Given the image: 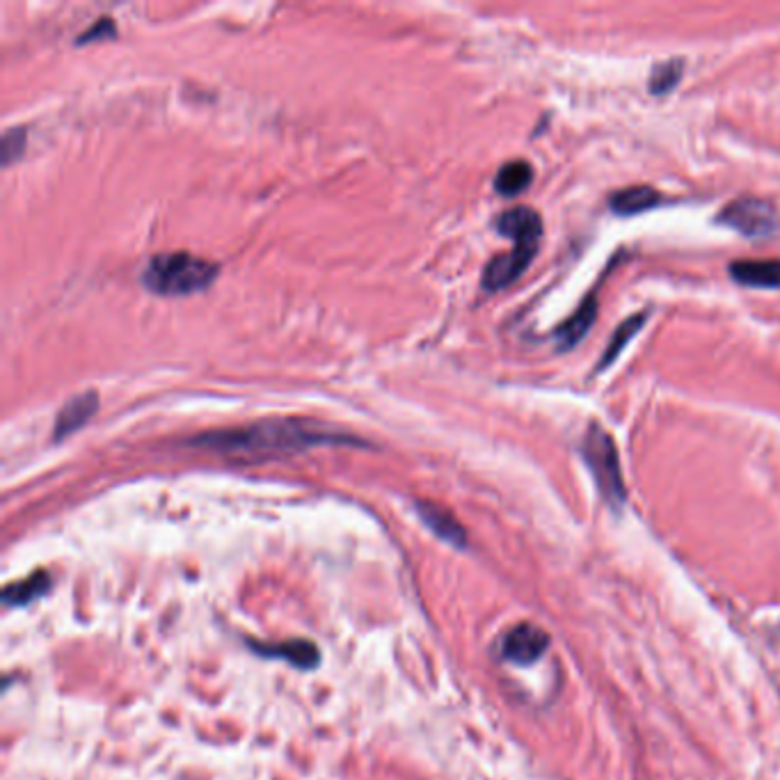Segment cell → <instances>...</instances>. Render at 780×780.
I'll return each instance as SVG.
<instances>
[{
	"label": "cell",
	"mask_w": 780,
	"mask_h": 780,
	"mask_svg": "<svg viewBox=\"0 0 780 780\" xmlns=\"http://www.w3.org/2000/svg\"><path fill=\"white\" fill-rule=\"evenodd\" d=\"M351 445V437L335 435L332 430L305 424L298 419H277L245 428L208 430L191 439L192 446L220 451L227 455H279L311 449L321 445Z\"/></svg>",
	"instance_id": "6da1fadb"
},
{
	"label": "cell",
	"mask_w": 780,
	"mask_h": 780,
	"mask_svg": "<svg viewBox=\"0 0 780 780\" xmlns=\"http://www.w3.org/2000/svg\"><path fill=\"white\" fill-rule=\"evenodd\" d=\"M217 277V266L188 252L156 254L142 273V284L158 295H191L208 289Z\"/></svg>",
	"instance_id": "7a4b0ae2"
},
{
	"label": "cell",
	"mask_w": 780,
	"mask_h": 780,
	"mask_svg": "<svg viewBox=\"0 0 780 780\" xmlns=\"http://www.w3.org/2000/svg\"><path fill=\"white\" fill-rule=\"evenodd\" d=\"M581 455L593 474V481L602 499L615 511L623 508V504L627 502V488L623 481V470H620L614 437L599 424H590L584 442H581Z\"/></svg>",
	"instance_id": "3957f363"
},
{
	"label": "cell",
	"mask_w": 780,
	"mask_h": 780,
	"mask_svg": "<svg viewBox=\"0 0 780 780\" xmlns=\"http://www.w3.org/2000/svg\"><path fill=\"white\" fill-rule=\"evenodd\" d=\"M716 220L750 241H767L780 232L778 211L769 202L755 199V197H742L730 202L718 213Z\"/></svg>",
	"instance_id": "277c9868"
},
{
	"label": "cell",
	"mask_w": 780,
	"mask_h": 780,
	"mask_svg": "<svg viewBox=\"0 0 780 780\" xmlns=\"http://www.w3.org/2000/svg\"><path fill=\"white\" fill-rule=\"evenodd\" d=\"M538 248H540V241H517L511 252L492 259L483 270V289L495 293L517 282L531 266Z\"/></svg>",
	"instance_id": "5b68a950"
},
{
	"label": "cell",
	"mask_w": 780,
	"mask_h": 780,
	"mask_svg": "<svg viewBox=\"0 0 780 780\" xmlns=\"http://www.w3.org/2000/svg\"><path fill=\"white\" fill-rule=\"evenodd\" d=\"M549 634L533 623H520L502 639V657L517 666H531L547 652Z\"/></svg>",
	"instance_id": "8992f818"
},
{
	"label": "cell",
	"mask_w": 780,
	"mask_h": 780,
	"mask_svg": "<svg viewBox=\"0 0 780 780\" xmlns=\"http://www.w3.org/2000/svg\"><path fill=\"white\" fill-rule=\"evenodd\" d=\"M250 650L259 657H268V659H284V662L293 664V666L309 671V668L318 666L321 662V652L311 641H302V639H291V641L282 643H261V641H248Z\"/></svg>",
	"instance_id": "52a82bcc"
},
{
	"label": "cell",
	"mask_w": 780,
	"mask_h": 780,
	"mask_svg": "<svg viewBox=\"0 0 780 780\" xmlns=\"http://www.w3.org/2000/svg\"><path fill=\"white\" fill-rule=\"evenodd\" d=\"M417 513L421 517V522L445 543L454 545L458 549L467 547V531L462 529V524L446 511L445 506L433 502H417Z\"/></svg>",
	"instance_id": "ba28073f"
},
{
	"label": "cell",
	"mask_w": 780,
	"mask_h": 780,
	"mask_svg": "<svg viewBox=\"0 0 780 780\" xmlns=\"http://www.w3.org/2000/svg\"><path fill=\"white\" fill-rule=\"evenodd\" d=\"M496 232L502 236L517 241H540L543 238V220L533 208L515 207L496 217Z\"/></svg>",
	"instance_id": "9c48e42d"
},
{
	"label": "cell",
	"mask_w": 780,
	"mask_h": 780,
	"mask_svg": "<svg viewBox=\"0 0 780 780\" xmlns=\"http://www.w3.org/2000/svg\"><path fill=\"white\" fill-rule=\"evenodd\" d=\"M98 410V394L97 392H85L78 394V396L69 398L64 408L60 410L55 419V430H53V437L64 439L67 435L76 433L78 428H83L89 419L97 414Z\"/></svg>",
	"instance_id": "30bf717a"
},
{
	"label": "cell",
	"mask_w": 780,
	"mask_h": 780,
	"mask_svg": "<svg viewBox=\"0 0 780 780\" xmlns=\"http://www.w3.org/2000/svg\"><path fill=\"white\" fill-rule=\"evenodd\" d=\"M730 277L737 284L753 286V289H780V259L733 261L730 264Z\"/></svg>",
	"instance_id": "8fae6325"
},
{
	"label": "cell",
	"mask_w": 780,
	"mask_h": 780,
	"mask_svg": "<svg viewBox=\"0 0 780 780\" xmlns=\"http://www.w3.org/2000/svg\"><path fill=\"white\" fill-rule=\"evenodd\" d=\"M595 318H598V298L589 295L581 300V305L577 307L572 316L561 327H556V346L558 351H572L593 327Z\"/></svg>",
	"instance_id": "7c38bea8"
},
{
	"label": "cell",
	"mask_w": 780,
	"mask_h": 780,
	"mask_svg": "<svg viewBox=\"0 0 780 780\" xmlns=\"http://www.w3.org/2000/svg\"><path fill=\"white\" fill-rule=\"evenodd\" d=\"M659 202H662V195L652 186L623 188V191L614 192L609 199L611 211L623 217L639 216V213L648 211V208H655Z\"/></svg>",
	"instance_id": "4fadbf2b"
},
{
	"label": "cell",
	"mask_w": 780,
	"mask_h": 780,
	"mask_svg": "<svg viewBox=\"0 0 780 780\" xmlns=\"http://www.w3.org/2000/svg\"><path fill=\"white\" fill-rule=\"evenodd\" d=\"M533 179V167L527 161H511L499 167L495 176V191L504 197H517L529 188Z\"/></svg>",
	"instance_id": "5bb4252c"
},
{
	"label": "cell",
	"mask_w": 780,
	"mask_h": 780,
	"mask_svg": "<svg viewBox=\"0 0 780 780\" xmlns=\"http://www.w3.org/2000/svg\"><path fill=\"white\" fill-rule=\"evenodd\" d=\"M646 321H648V311H643V314L630 316L627 321L620 323L618 330H615L614 336H611V342L606 343L605 355H602V360H599V364H598L599 371H605V369H609L611 364H614L615 360H618L620 352L625 351L627 343H630L632 339H634V336L639 335V330H641L643 323H646Z\"/></svg>",
	"instance_id": "9a60e30c"
},
{
	"label": "cell",
	"mask_w": 780,
	"mask_h": 780,
	"mask_svg": "<svg viewBox=\"0 0 780 780\" xmlns=\"http://www.w3.org/2000/svg\"><path fill=\"white\" fill-rule=\"evenodd\" d=\"M48 589H51V579H48V574L37 572L32 574V577L23 579V581H16V584L7 586V589L3 590V599H5V605L10 606H26L28 602H32V599L42 598Z\"/></svg>",
	"instance_id": "2e32d148"
},
{
	"label": "cell",
	"mask_w": 780,
	"mask_h": 780,
	"mask_svg": "<svg viewBox=\"0 0 780 780\" xmlns=\"http://www.w3.org/2000/svg\"><path fill=\"white\" fill-rule=\"evenodd\" d=\"M682 73H684V63L680 60V57H675V60H668V63L657 64V67L652 69L648 89H650V94H655V97L668 94L671 89H675V85L680 83V81H682Z\"/></svg>",
	"instance_id": "e0dca14e"
},
{
	"label": "cell",
	"mask_w": 780,
	"mask_h": 780,
	"mask_svg": "<svg viewBox=\"0 0 780 780\" xmlns=\"http://www.w3.org/2000/svg\"><path fill=\"white\" fill-rule=\"evenodd\" d=\"M23 147H26V131L19 126L5 131V135H3V165L16 161L23 154Z\"/></svg>",
	"instance_id": "ac0fdd59"
},
{
	"label": "cell",
	"mask_w": 780,
	"mask_h": 780,
	"mask_svg": "<svg viewBox=\"0 0 780 780\" xmlns=\"http://www.w3.org/2000/svg\"><path fill=\"white\" fill-rule=\"evenodd\" d=\"M114 23L110 21L108 16H104L101 21L94 23L89 30H85L83 35H81V39H78V44H89V42H98V39H113L114 37Z\"/></svg>",
	"instance_id": "d6986e66"
}]
</instances>
